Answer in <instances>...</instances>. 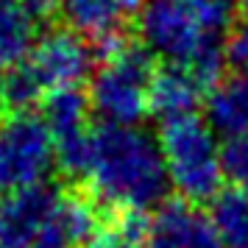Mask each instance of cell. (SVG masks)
<instances>
[{"label":"cell","mask_w":248,"mask_h":248,"mask_svg":"<svg viewBox=\"0 0 248 248\" xmlns=\"http://www.w3.org/2000/svg\"><path fill=\"white\" fill-rule=\"evenodd\" d=\"M232 23V0H148L137 14V34L154 59L187 70L203 87H212L226 62Z\"/></svg>","instance_id":"cell-1"},{"label":"cell","mask_w":248,"mask_h":248,"mask_svg":"<svg viewBox=\"0 0 248 248\" xmlns=\"http://www.w3.org/2000/svg\"><path fill=\"white\" fill-rule=\"evenodd\" d=\"M84 179L92 195L120 217L159 209L170 190L162 145L140 125H101Z\"/></svg>","instance_id":"cell-2"},{"label":"cell","mask_w":248,"mask_h":248,"mask_svg":"<svg viewBox=\"0 0 248 248\" xmlns=\"http://www.w3.org/2000/svg\"><path fill=\"white\" fill-rule=\"evenodd\" d=\"M95 73V53L84 36L70 28L47 31L39 36L34 50L12 64L6 78V103L14 112H28L45 101L50 92L78 90Z\"/></svg>","instance_id":"cell-3"},{"label":"cell","mask_w":248,"mask_h":248,"mask_svg":"<svg viewBox=\"0 0 248 248\" xmlns=\"http://www.w3.org/2000/svg\"><path fill=\"white\" fill-rule=\"evenodd\" d=\"M154 56L142 45L112 42L90 78V106L103 125H140L151 114Z\"/></svg>","instance_id":"cell-4"},{"label":"cell","mask_w":248,"mask_h":248,"mask_svg":"<svg viewBox=\"0 0 248 248\" xmlns=\"http://www.w3.org/2000/svg\"><path fill=\"white\" fill-rule=\"evenodd\" d=\"M159 145L165 154L170 187L187 203L212 201L220 192V142L215 128L198 114L162 123Z\"/></svg>","instance_id":"cell-5"},{"label":"cell","mask_w":248,"mask_h":248,"mask_svg":"<svg viewBox=\"0 0 248 248\" xmlns=\"http://www.w3.org/2000/svg\"><path fill=\"white\" fill-rule=\"evenodd\" d=\"M56 168V148L42 114L12 112L0 117V195L45 184Z\"/></svg>","instance_id":"cell-6"},{"label":"cell","mask_w":248,"mask_h":248,"mask_svg":"<svg viewBox=\"0 0 248 248\" xmlns=\"http://www.w3.org/2000/svg\"><path fill=\"white\" fill-rule=\"evenodd\" d=\"M62 198L64 190L47 181L6 195L0 203V248H31L47 220L56 215Z\"/></svg>","instance_id":"cell-7"},{"label":"cell","mask_w":248,"mask_h":248,"mask_svg":"<svg viewBox=\"0 0 248 248\" xmlns=\"http://www.w3.org/2000/svg\"><path fill=\"white\" fill-rule=\"evenodd\" d=\"M142 248H226L195 203H162L142 229Z\"/></svg>","instance_id":"cell-8"},{"label":"cell","mask_w":248,"mask_h":248,"mask_svg":"<svg viewBox=\"0 0 248 248\" xmlns=\"http://www.w3.org/2000/svg\"><path fill=\"white\" fill-rule=\"evenodd\" d=\"M56 12V0H0V62H23Z\"/></svg>","instance_id":"cell-9"},{"label":"cell","mask_w":248,"mask_h":248,"mask_svg":"<svg viewBox=\"0 0 248 248\" xmlns=\"http://www.w3.org/2000/svg\"><path fill=\"white\" fill-rule=\"evenodd\" d=\"M56 14L73 34L87 42L112 45L120 39V28L134 14L128 0H56Z\"/></svg>","instance_id":"cell-10"},{"label":"cell","mask_w":248,"mask_h":248,"mask_svg":"<svg viewBox=\"0 0 248 248\" xmlns=\"http://www.w3.org/2000/svg\"><path fill=\"white\" fill-rule=\"evenodd\" d=\"M206 123L215 134L226 137H246L248 134V70H234L229 76L215 81L206 98Z\"/></svg>","instance_id":"cell-11"},{"label":"cell","mask_w":248,"mask_h":248,"mask_svg":"<svg viewBox=\"0 0 248 248\" xmlns=\"http://www.w3.org/2000/svg\"><path fill=\"white\" fill-rule=\"evenodd\" d=\"M203 84L192 73L181 67H165L156 70V76L151 81V114L159 123H173L181 117L195 114L201 103Z\"/></svg>","instance_id":"cell-12"},{"label":"cell","mask_w":248,"mask_h":248,"mask_svg":"<svg viewBox=\"0 0 248 248\" xmlns=\"http://www.w3.org/2000/svg\"><path fill=\"white\" fill-rule=\"evenodd\" d=\"M90 98L81 90H59L50 92L42 101V120H45L47 131L53 140L70 134H81L90 128Z\"/></svg>","instance_id":"cell-13"},{"label":"cell","mask_w":248,"mask_h":248,"mask_svg":"<svg viewBox=\"0 0 248 248\" xmlns=\"http://www.w3.org/2000/svg\"><path fill=\"white\" fill-rule=\"evenodd\" d=\"M209 217L226 248H248V190H220L212 198Z\"/></svg>","instance_id":"cell-14"},{"label":"cell","mask_w":248,"mask_h":248,"mask_svg":"<svg viewBox=\"0 0 248 248\" xmlns=\"http://www.w3.org/2000/svg\"><path fill=\"white\" fill-rule=\"evenodd\" d=\"M220 170L223 181L237 190H248V134L226 137L220 142Z\"/></svg>","instance_id":"cell-15"},{"label":"cell","mask_w":248,"mask_h":248,"mask_svg":"<svg viewBox=\"0 0 248 248\" xmlns=\"http://www.w3.org/2000/svg\"><path fill=\"white\" fill-rule=\"evenodd\" d=\"M142 229L140 217H117L112 226H103L87 248H142Z\"/></svg>","instance_id":"cell-16"},{"label":"cell","mask_w":248,"mask_h":248,"mask_svg":"<svg viewBox=\"0 0 248 248\" xmlns=\"http://www.w3.org/2000/svg\"><path fill=\"white\" fill-rule=\"evenodd\" d=\"M226 62H232L234 70H248V20L234 25L226 36Z\"/></svg>","instance_id":"cell-17"},{"label":"cell","mask_w":248,"mask_h":248,"mask_svg":"<svg viewBox=\"0 0 248 248\" xmlns=\"http://www.w3.org/2000/svg\"><path fill=\"white\" fill-rule=\"evenodd\" d=\"M6 78H9V73H6V64L0 62V106L6 103Z\"/></svg>","instance_id":"cell-18"},{"label":"cell","mask_w":248,"mask_h":248,"mask_svg":"<svg viewBox=\"0 0 248 248\" xmlns=\"http://www.w3.org/2000/svg\"><path fill=\"white\" fill-rule=\"evenodd\" d=\"M240 9L246 12V17H248V0H240Z\"/></svg>","instance_id":"cell-19"}]
</instances>
